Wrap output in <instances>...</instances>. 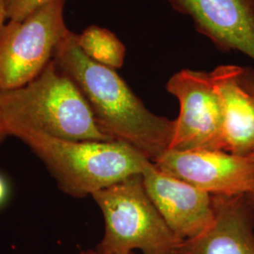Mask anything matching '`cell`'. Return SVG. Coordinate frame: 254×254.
Listing matches in <instances>:
<instances>
[{
  "label": "cell",
  "mask_w": 254,
  "mask_h": 254,
  "mask_svg": "<svg viewBox=\"0 0 254 254\" xmlns=\"http://www.w3.org/2000/svg\"><path fill=\"white\" fill-rule=\"evenodd\" d=\"M53 60L76 85L105 135L134 147L152 162L169 150L174 120L150 111L116 70L84 54L77 34L69 32Z\"/></svg>",
  "instance_id": "1"
},
{
  "label": "cell",
  "mask_w": 254,
  "mask_h": 254,
  "mask_svg": "<svg viewBox=\"0 0 254 254\" xmlns=\"http://www.w3.org/2000/svg\"><path fill=\"white\" fill-rule=\"evenodd\" d=\"M7 135L22 140L45 164L59 189L73 198H86L142 174L152 162L117 140H66L24 128L8 129Z\"/></svg>",
  "instance_id": "2"
},
{
  "label": "cell",
  "mask_w": 254,
  "mask_h": 254,
  "mask_svg": "<svg viewBox=\"0 0 254 254\" xmlns=\"http://www.w3.org/2000/svg\"><path fill=\"white\" fill-rule=\"evenodd\" d=\"M0 117L6 134L24 128L66 140H113L101 131L81 92L54 60L33 81L0 92Z\"/></svg>",
  "instance_id": "3"
},
{
  "label": "cell",
  "mask_w": 254,
  "mask_h": 254,
  "mask_svg": "<svg viewBox=\"0 0 254 254\" xmlns=\"http://www.w3.org/2000/svg\"><path fill=\"white\" fill-rule=\"evenodd\" d=\"M104 217L105 231L94 248L99 254H173L184 241L169 227L136 174L91 195Z\"/></svg>",
  "instance_id": "4"
},
{
  "label": "cell",
  "mask_w": 254,
  "mask_h": 254,
  "mask_svg": "<svg viewBox=\"0 0 254 254\" xmlns=\"http://www.w3.org/2000/svg\"><path fill=\"white\" fill-rule=\"evenodd\" d=\"M65 0H51L23 20H8L0 30V92L33 81L54 59L71 31L64 20Z\"/></svg>",
  "instance_id": "5"
},
{
  "label": "cell",
  "mask_w": 254,
  "mask_h": 254,
  "mask_svg": "<svg viewBox=\"0 0 254 254\" xmlns=\"http://www.w3.org/2000/svg\"><path fill=\"white\" fill-rule=\"evenodd\" d=\"M166 89L180 107L169 150L224 151L222 106L210 73L183 69Z\"/></svg>",
  "instance_id": "6"
},
{
  "label": "cell",
  "mask_w": 254,
  "mask_h": 254,
  "mask_svg": "<svg viewBox=\"0 0 254 254\" xmlns=\"http://www.w3.org/2000/svg\"><path fill=\"white\" fill-rule=\"evenodd\" d=\"M153 163L213 196L247 195L254 187V162L223 150H168Z\"/></svg>",
  "instance_id": "7"
},
{
  "label": "cell",
  "mask_w": 254,
  "mask_h": 254,
  "mask_svg": "<svg viewBox=\"0 0 254 254\" xmlns=\"http://www.w3.org/2000/svg\"><path fill=\"white\" fill-rule=\"evenodd\" d=\"M141 175L149 198L176 236L183 240L190 239L213 225L212 195L163 173L153 162Z\"/></svg>",
  "instance_id": "8"
},
{
  "label": "cell",
  "mask_w": 254,
  "mask_h": 254,
  "mask_svg": "<svg viewBox=\"0 0 254 254\" xmlns=\"http://www.w3.org/2000/svg\"><path fill=\"white\" fill-rule=\"evenodd\" d=\"M221 52L254 61V0H165Z\"/></svg>",
  "instance_id": "9"
},
{
  "label": "cell",
  "mask_w": 254,
  "mask_h": 254,
  "mask_svg": "<svg viewBox=\"0 0 254 254\" xmlns=\"http://www.w3.org/2000/svg\"><path fill=\"white\" fill-rule=\"evenodd\" d=\"M210 75L222 106L224 151L250 159L254 154V70L226 64Z\"/></svg>",
  "instance_id": "10"
},
{
  "label": "cell",
  "mask_w": 254,
  "mask_h": 254,
  "mask_svg": "<svg viewBox=\"0 0 254 254\" xmlns=\"http://www.w3.org/2000/svg\"><path fill=\"white\" fill-rule=\"evenodd\" d=\"M213 225L184 240L173 254H254V210L248 196H213Z\"/></svg>",
  "instance_id": "11"
},
{
  "label": "cell",
  "mask_w": 254,
  "mask_h": 254,
  "mask_svg": "<svg viewBox=\"0 0 254 254\" xmlns=\"http://www.w3.org/2000/svg\"><path fill=\"white\" fill-rule=\"evenodd\" d=\"M77 45L91 61L111 69L123 67L126 46L115 33L106 27L90 26L77 34Z\"/></svg>",
  "instance_id": "12"
},
{
  "label": "cell",
  "mask_w": 254,
  "mask_h": 254,
  "mask_svg": "<svg viewBox=\"0 0 254 254\" xmlns=\"http://www.w3.org/2000/svg\"><path fill=\"white\" fill-rule=\"evenodd\" d=\"M51 0H5L9 20H23Z\"/></svg>",
  "instance_id": "13"
},
{
  "label": "cell",
  "mask_w": 254,
  "mask_h": 254,
  "mask_svg": "<svg viewBox=\"0 0 254 254\" xmlns=\"http://www.w3.org/2000/svg\"><path fill=\"white\" fill-rule=\"evenodd\" d=\"M10 185L7 177L0 173V209L5 206L10 197Z\"/></svg>",
  "instance_id": "14"
},
{
  "label": "cell",
  "mask_w": 254,
  "mask_h": 254,
  "mask_svg": "<svg viewBox=\"0 0 254 254\" xmlns=\"http://www.w3.org/2000/svg\"><path fill=\"white\" fill-rule=\"evenodd\" d=\"M8 13L6 9L5 0H0V30L2 27L5 26V24L8 22Z\"/></svg>",
  "instance_id": "15"
},
{
  "label": "cell",
  "mask_w": 254,
  "mask_h": 254,
  "mask_svg": "<svg viewBox=\"0 0 254 254\" xmlns=\"http://www.w3.org/2000/svg\"><path fill=\"white\" fill-rule=\"evenodd\" d=\"M79 254H99L94 249H90V250H82ZM128 254H136V253H130Z\"/></svg>",
  "instance_id": "16"
},
{
  "label": "cell",
  "mask_w": 254,
  "mask_h": 254,
  "mask_svg": "<svg viewBox=\"0 0 254 254\" xmlns=\"http://www.w3.org/2000/svg\"><path fill=\"white\" fill-rule=\"evenodd\" d=\"M247 196H248V199L250 200L251 205L253 206V208L254 210V187L253 190L251 191L249 194H247Z\"/></svg>",
  "instance_id": "17"
},
{
  "label": "cell",
  "mask_w": 254,
  "mask_h": 254,
  "mask_svg": "<svg viewBox=\"0 0 254 254\" xmlns=\"http://www.w3.org/2000/svg\"><path fill=\"white\" fill-rule=\"evenodd\" d=\"M250 160H251V161H253V162H254V154L253 155V156H252V157H251V158H250Z\"/></svg>",
  "instance_id": "18"
}]
</instances>
